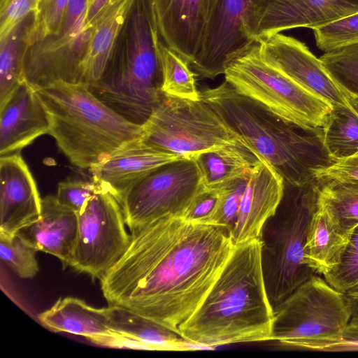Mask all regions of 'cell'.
<instances>
[{
  "instance_id": "6da1fadb",
  "label": "cell",
  "mask_w": 358,
  "mask_h": 358,
  "mask_svg": "<svg viewBox=\"0 0 358 358\" xmlns=\"http://www.w3.org/2000/svg\"><path fill=\"white\" fill-rule=\"evenodd\" d=\"M130 243L100 280L108 306L128 309L180 335L236 245L223 227L164 217L130 230Z\"/></svg>"
},
{
  "instance_id": "1f68e13d",
  "label": "cell",
  "mask_w": 358,
  "mask_h": 358,
  "mask_svg": "<svg viewBox=\"0 0 358 358\" xmlns=\"http://www.w3.org/2000/svg\"><path fill=\"white\" fill-rule=\"evenodd\" d=\"M38 252L18 234L0 232V258L19 277L24 279L36 275L39 266L36 258Z\"/></svg>"
},
{
  "instance_id": "4fadbf2b",
  "label": "cell",
  "mask_w": 358,
  "mask_h": 358,
  "mask_svg": "<svg viewBox=\"0 0 358 358\" xmlns=\"http://www.w3.org/2000/svg\"><path fill=\"white\" fill-rule=\"evenodd\" d=\"M93 25L80 31L59 34L29 45L24 80L35 91L58 83H85V63ZM87 85V84H86Z\"/></svg>"
},
{
  "instance_id": "f546056e",
  "label": "cell",
  "mask_w": 358,
  "mask_h": 358,
  "mask_svg": "<svg viewBox=\"0 0 358 358\" xmlns=\"http://www.w3.org/2000/svg\"><path fill=\"white\" fill-rule=\"evenodd\" d=\"M162 72V92L180 99L199 101L195 76L189 64L162 41L159 47Z\"/></svg>"
},
{
  "instance_id": "52a82bcc",
  "label": "cell",
  "mask_w": 358,
  "mask_h": 358,
  "mask_svg": "<svg viewBox=\"0 0 358 358\" xmlns=\"http://www.w3.org/2000/svg\"><path fill=\"white\" fill-rule=\"evenodd\" d=\"M351 318L345 294L314 274L274 308L272 341L327 351L343 340Z\"/></svg>"
},
{
  "instance_id": "7bdbcfd3",
  "label": "cell",
  "mask_w": 358,
  "mask_h": 358,
  "mask_svg": "<svg viewBox=\"0 0 358 358\" xmlns=\"http://www.w3.org/2000/svg\"><path fill=\"white\" fill-rule=\"evenodd\" d=\"M344 294L352 312V317H358V283Z\"/></svg>"
},
{
  "instance_id": "d4e9b609",
  "label": "cell",
  "mask_w": 358,
  "mask_h": 358,
  "mask_svg": "<svg viewBox=\"0 0 358 358\" xmlns=\"http://www.w3.org/2000/svg\"><path fill=\"white\" fill-rule=\"evenodd\" d=\"M134 1L122 0L106 7L93 22L85 63V83L88 86L101 78Z\"/></svg>"
},
{
  "instance_id": "83f0119b",
  "label": "cell",
  "mask_w": 358,
  "mask_h": 358,
  "mask_svg": "<svg viewBox=\"0 0 358 358\" xmlns=\"http://www.w3.org/2000/svg\"><path fill=\"white\" fill-rule=\"evenodd\" d=\"M320 185L318 204L350 237L358 225V181L331 180Z\"/></svg>"
},
{
  "instance_id": "4dcf8cb0",
  "label": "cell",
  "mask_w": 358,
  "mask_h": 358,
  "mask_svg": "<svg viewBox=\"0 0 358 358\" xmlns=\"http://www.w3.org/2000/svg\"><path fill=\"white\" fill-rule=\"evenodd\" d=\"M320 59L343 92L358 96V43L324 52Z\"/></svg>"
},
{
  "instance_id": "836d02e7",
  "label": "cell",
  "mask_w": 358,
  "mask_h": 358,
  "mask_svg": "<svg viewBox=\"0 0 358 358\" xmlns=\"http://www.w3.org/2000/svg\"><path fill=\"white\" fill-rule=\"evenodd\" d=\"M248 178H238L219 190L217 205L205 224L223 227L230 235L238 217Z\"/></svg>"
},
{
  "instance_id": "ba28073f",
  "label": "cell",
  "mask_w": 358,
  "mask_h": 358,
  "mask_svg": "<svg viewBox=\"0 0 358 358\" xmlns=\"http://www.w3.org/2000/svg\"><path fill=\"white\" fill-rule=\"evenodd\" d=\"M142 126L144 143L185 157L231 146H243L253 151L224 118L202 99L191 101L162 93Z\"/></svg>"
},
{
  "instance_id": "9a60e30c",
  "label": "cell",
  "mask_w": 358,
  "mask_h": 358,
  "mask_svg": "<svg viewBox=\"0 0 358 358\" xmlns=\"http://www.w3.org/2000/svg\"><path fill=\"white\" fill-rule=\"evenodd\" d=\"M262 57L299 85L333 106L348 105L344 94L308 48L294 37L275 34L259 41Z\"/></svg>"
},
{
  "instance_id": "74e56055",
  "label": "cell",
  "mask_w": 358,
  "mask_h": 358,
  "mask_svg": "<svg viewBox=\"0 0 358 358\" xmlns=\"http://www.w3.org/2000/svg\"><path fill=\"white\" fill-rule=\"evenodd\" d=\"M38 0H0V39L24 17L37 10Z\"/></svg>"
},
{
  "instance_id": "4316f807",
  "label": "cell",
  "mask_w": 358,
  "mask_h": 358,
  "mask_svg": "<svg viewBox=\"0 0 358 358\" xmlns=\"http://www.w3.org/2000/svg\"><path fill=\"white\" fill-rule=\"evenodd\" d=\"M34 20V13H31L0 39V108L24 81V62Z\"/></svg>"
},
{
  "instance_id": "8992f818",
  "label": "cell",
  "mask_w": 358,
  "mask_h": 358,
  "mask_svg": "<svg viewBox=\"0 0 358 358\" xmlns=\"http://www.w3.org/2000/svg\"><path fill=\"white\" fill-rule=\"evenodd\" d=\"M320 186L317 180L292 186L288 203L262 229V272L273 309L315 273L305 262L304 245L310 219L317 207Z\"/></svg>"
},
{
  "instance_id": "ffe728a7",
  "label": "cell",
  "mask_w": 358,
  "mask_h": 358,
  "mask_svg": "<svg viewBox=\"0 0 358 358\" xmlns=\"http://www.w3.org/2000/svg\"><path fill=\"white\" fill-rule=\"evenodd\" d=\"M48 131L45 110L36 91L24 81L0 108V157L20 153Z\"/></svg>"
},
{
  "instance_id": "ac0fdd59",
  "label": "cell",
  "mask_w": 358,
  "mask_h": 358,
  "mask_svg": "<svg viewBox=\"0 0 358 358\" xmlns=\"http://www.w3.org/2000/svg\"><path fill=\"white\" fill-rule=\"evenodd\" d=\"M41 201L20 153L0 157V232L13 235L37 220Z\"/></svg>"
},
{
  "instance_id": "9c48e42d",
  "label": "cell",
  "mask_w": 358,
  "mask_h": 358,
  "mask_svg": "<svg viewBox=\"0 0 358 358\" xmlns=\"http://www.w3.org/2000/svg\"><path fill=\"white\" fill-rule=\"evenodd\" d=\"M225 81L283 120L304 128L322 127L333 106L268 62L259 42L231 60Z\"/></svg>"
},
{
  "instance_id": "bcb514c9",
  "label": "cell",
  "mask_w": 358,
  "mask_h": 358,
  "mask_svg": "<svg viewBox=\"0 0 358 358\" xmlns=\"http://www.w3.org/2000/svg\"><path fill=\"white\" fill-rule=\"evenodd\" d=\"M90 1H91V0H89V3H90Z\"/></svg>"
},
{
  "instance_id": "e0dca14e",
  "label": "cell",
  "mask_w": 358,
  "mask_h": 358,
  "mask_svg": "<svg viewBox=\"0 0 358 358\" xmlns=\"http://www.w3.org/2000/svg\"><path fill=\"white\" fill-rule=\"evenodd\" d=\"M185 157L150 146L141 138L128 142L89 169L92 180L118 201L131 186L155 169Z\"/></svg>"
},
{
  "instance_id": "3957f363",
  "label": "cell",
  "mask_w": 358,
  "mask_h": 358,
  "mask_svg": "<svg viewBox=\"0 0 358 358\" xmlns=\"http://www.w3.org/2000/svg\"><path fill=\"white\" fill-rule=\"evenodd\" d=\"M210 105L264 160L285 184L302 186L336 161L328 153L322 127L304 128L287 122L260 103L238 93L227 81L200 91Z\"/></svg>"
},
{
  "instance_id": "f1b7e54d",
  "label": "cell",
  "mask_w": 358,
  "mask_h": 358,
  "mask_svg": "<svg viewBox=\"0 0 358 358\" xmlns=\"http://www.w3.org/2000/svg\"><path fill=\"white\" fill-rule=\"evenodd\" d=\"M322 129L324 146L336 162L358 152V114L349 105L333 106Z\"/></svg>"
},
{
  "instance_id": "44dd1931",
  "label": "cell",
  "mask_w": 358,
  "mask_h": 358,
  "mask_svg": "<svg viewBox=\"0 0 358 358\" xmlns=\"http://www.w3.org/2000/svg\"><path fill=\"white\" fill-rule=\"evenodd\" d=\"M37 251L58 258L64 267L71 264L78 236V214L61 205L56 196L42 199L40 217L17 233Z\"/></svg>"
},
{
  "instance_id": "30bf717a",
  "label": "cell",
  "mask_w": 358,
  "mask_h": 358,
  "mask_svg": "<svg viewBox=\"0 0 358 358\" xmlns=\"http://www.w3.org/2000/svg\"><path fill=\"white\" fill-rule=\"evenodd\" d=\"M206 189L194 157L162 166L131 186L118 201L129 230L164 217H182Z\"/></svg>"
},
{
  "instance_id": "cb8c5ba5",
  "label": "cell",
  "mask_w": 358,
  "mask_h": 358,
  "mask_svg": "<svg viewBox=\"0 0 358 358\" xmlns=\"http://www.w3.org/2000/svg\"><path fill=\"white\" fill-rule=\"evenodd\" d=\"M111 332L131 337L151 345L155 350H194L203 347L187 341L177 333L128 309L106 307Z\"/></svg>"
},
{
  "instance_id": "d590c367",
  "label": "cell",
  "mask_w": 358,
  "mask_h": 358,
  "mask_svg": "<svg viewBox=\"0 0 358 358\" xmlns=\"http://www.w3.org/2000/svg\"><path fill=\"white\" fill-rule=\"evenodd\" d=\"M69 0H38L30 32V45L59 34Z\"/></svg>"
},
{
  "instance_id": "ab89813d",
  "label": "cell",
  "mask_w": 358,
  "mask_h": 358,
  "mask_svg": "<svg viewBox=\"0 0 358 358\" xmlns=\"http://www.w3.org/2000/svg\"><path fill=\"white\" fill-rule=\"evenodd\" d=\"M316 180L322 183L331 180L358 181V152L351 157L339 159L331 166L318 171Z\"/></svg>"
},
{
  "instance_id": "603a6c76",
  "label": "cell",
  "mask_w": 358,
  "mask_h": 358,
  "mask_svg": "<svg viewBox=\"0 0 358 358\" xmlns=\"http://www.w3.org/2000/svg\"><path fill=\"white\" fill-rule=\"evenodd\" d=\"M41 324L55 332L90 337L110 334L106 308H94L78 298H59L38 316Z\"/></svg>"
},
{
  "instance_id": "ee69618b",
  "label": "cell",
  "mask_w": 358,
  "mask_h": 358,
  "mask_svg": "<svg viewBox=\"0 0 358 358\" xmlns=\"http://www.w3.org/2000/svg\"><path fill=\"white\" fill-rule=\"evenodd\" d=\"M348 105L358 114V96L343 92Z\"/></svg>"
},
{
  "instance_id": "8fae6325",
  "label": "cell",
  "mask_w": 358,
  "mask_h": 358,
  "mask_svg": "<svg viewBox=\"0 0 358 358\" xmlns=\"http://www.w3.org/2000/svg\"><path fill=\"white\" fill-rule=\"evenodd\" d=\"M78 214V236L71 266L101 280L128 248L131 236L120 204L100 189Z\"/></svg>"
},
{
  "instance_id": "60d3db41",
  "label": "cell",
  "mask_w": 358,
  "mask_h": 358,
  "mask_svg": "<svg viewBox=\"0 0 358 358\" xmlns=\"http://www.w3.org/2000/svg\"><path fill=\"white\" fill-rule=\"evenodd\" d=\"M87 340L96 345L108 348L155 350L147 343L113 332L92 336Z\"/></svg>"
},
{
  "instance_id": "f35d334b",
  "label": "cell",
  "mask_w": 358,
  "mask_h": 358,
  "mask_svg": "<svg viewBox=\"0 0 358 358\" xmlns=\"http://www.w3.org/2000/svg\"><path fill=\"white\" fill-rule=\"evenodd\" d=\"M219 194V190L206 188L196 196L182 218L194 223L205 224L217 205Z\"/></svg>"
},
{
  "instance_id": "b9f144b4",
  "label": "cell",
  "mask_w": 358,
  "mask_h": 358,
  "mask_svg": "<svg viewBox=\"0 0 358 358\" xmlns=\"http://www.w3.org/2000/svg\"><path fill=\"white\" fill-rule=\"evenodd\" d=\"M122 0H91L88 5L85 25L92 26L97 15L106 7Z\"/></svg>"
},
{
  "instance_id": "d6986e66",
  "label": "cell",
  "mask_w": 358,
  "mask_h": 358,
  "mask_svg": "<svg viewBox=\"0 0 358 358\" xmlns=\"http://www.w3.org/2000/svg\"><path fill=\"white\" fill-rule=\"evenodd\" d=\"M282 177L266 161L252 169L238 217L230 234L235 245L259 238L266 222L276 213L284 196Z\"/></svg>"
},
{
  "instance_id": "484cf974",
  "label": "cell",
  "mask_w": 358,
  "mask_h": 358,
  "mask_svg": "<svg viewBox=\"0 0 358 358\" xmlns=\"http://www.w3.org/2000/svg\"><path fill=\"white\" fill-rule=\"evenodd\" d=\"M194 157L205 187L213 190H220L238 178L249 176L262 161L252 150L243 146L208 151Z\"/></svg>"
},
{
  "instance_id": "277c9868",
  "label": "cell",
  "mask_w": 358,
  "mask_h": 358,
  "mask_svg": "<svg viewBox=\"0 0 358 358\" xmlns=\"http://www.w3.org/2000/svg\"><path fill=\"white\" fill-rule=\"evenodd\" d=\"M162 41L151 0H134L108 65L90 90L129 122L143 124L162 94Z\"/></svg>"
},
{
  "instance_id": "7c38bea8",
  "label": "cell",
  "mask_w": 358,
  "mask_h": 358,
  "mask_svg": "<svg viewBox=\"0 0 358 358\" xmlns=\"http://www.w3.org/2000/svg\"><path fill=\"white\" fill-rule=\"evenodd\" d=\"M259 0H218L191 64L196 75L213 79L257 43L250 26Z\"/></svg>"
},
{
  "instance_id": "e575fe53",
  "label": "cell",
  "mask_w": 358,
  "mask_h": 358,
  "mask_svg": "<svg viewBox=\"0 0 358 358\" xmlns=\"http://www.w3.org/2000/svg\"><path fill=\"white\" fill-rule=\"evenodd\" d=\"M324 276L331 286L343 293L358 283V225L353 229L339 262Z\"/></svg>"
},
{
  "instance_id": "5b68a950",
  "label": "cell",
  "mask_w": 358,
  "mask_h": 358,
  "mask_svg": "<svg viewBox=\"0 0 358 358\" xmlns=\"http://www.w3.org/2000/svg\"><path fill=\"white\" fill-rule=\"evenodd\" d=\"M36 92L48 119V134L78 167L90 169L143 136L142 125L114 111L86 84L58 83Z\"/></svg>"
},
{
  "instance_id": "2e32d148",
  "label": "cell",
  "mask_w": 358,
  "mask_h": 358,
  "mask_svg": "<svg viewBox=\"0 0 358 358\" xmlns=\"http://www.w3.org/2000/svg\"><path fill=\"white\" fill-rule=\"evenodd\" d=\"M218 0H151L164 43L190 65Z\"/></svg>"
},
{
  "instance_id": "7402d4cb",
  "label": "cell",
  "mask_w": 358,
  "mask_h": 358,
  "mask_svg": "<svg viewBox=\"0 0 358 358\" xmlns=\"http://www.w3.org/2000/svg\"><path fill=\"white\" fill-rule=\"evenodd\" d=\"M350 237L317 203L307 228L304 259L315 273L326 274L339 262Z\"/></svg>"
},
{
  "instance_id": "5bb4252c",
  "label": "cell",
  "mask_w": 358,
  "mask_h": 358,
  "mask_svg": "<svg viewBox=\"0 0 358 358\" xmlns=\"http://www.w3.org/2000/svg\"><path fill=\"white\" fill-rule=\"evenodd\" d=\"M358 13V0H259L250 30L259 41L297 27L314 29Z\"/></svg>"
},
{
  "instance_id": "7a4b0ae2",
  "label": "cell",
  "mask_w": 358,
  "mask_h": 358,
  "mask_svg": "<svg viewBox=\"0 0 358 358\" xmlns=\"http://www.w3.org/2000/svg\"><path fill=\"white\" fill-rule=\"evenodd\" d=\"M274 309L262 266V241L236 245L220 275L180 335L204 349L272 341Z\"/></svg>"
},
{
  "instance_id": "f6af8a7d",
  "label": "cell",
  "mask_w": 358,
  "mask_h": 358,
  "mask_svg": "<svg viewBox=\"0 0 358 358\" xmlns=\"http://www.w3.org/2000/svg\"><path fill=\"white\" fill-rule=\"evenodd\" d=\"M356 331H357V333L358 334V319L356 321Z\"/></svg>"
},
{
  "instance_id": "8d00e7d4",
  "label": "cell",
  "mask_w": 358,
  "mask_h": 358,
  "mask_svg": "<svg viewBox=\"0 0 358 358\" xmlns=\"http://www.w3.org/2000/svg\"><path fill=\"white\" fill-rule=\"evenodd\" d=\"M100 189L101 187L92 180H66L58 184L56 198L61 205L78 213L87 199Z\"/></svg>"
},
{
  "instance_id": "d6a6232c",
  "label": "cell",
  "mask_w": 358,
  "mask_h": 358,
  "mask_svg": "<svg viewBox=\"0 0 358 358\" xmlns=\"http://www.w3.org/2000/svg\"><path fill=\"white\" fill-rule=\"evenodd\" d=\"M318 48L324 52L358 43V13L313 29Z\"/></svg>"
}]
</instances>
